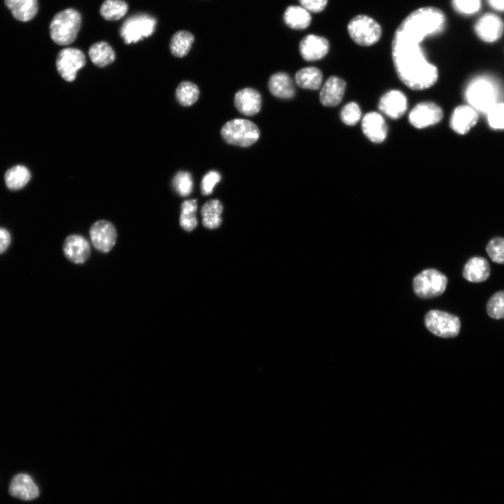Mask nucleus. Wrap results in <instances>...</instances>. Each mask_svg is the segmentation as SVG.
<instances>
[{
	"label": "nucleus",
	"instance_id": "f257e3e1",
	"mask_svg": "<svg viewBox=\"0 0 504 504\" xmlns=\"http://www.w3.org/2000/svg\"><path fill=\"white\" fill-rule=\"evenodd\" d=\"M447 16L434 7L420 8L408 16L397 29L393 42V58L401 81L412 90H424L438 78L437 68L427 61L421 43L427 37L442 34Z\"/></svg>",
	"mask_w": 504,
	"mask_h": 504
},
{
	"label": "nucleus",
	"instance_id": "f03ea898",
	"mask_svg": "<svg viewBox=\"0 0 504 504\" xmlns=\"http://www.w3.org/2000/svg\"><path fill=\"white\" fill-rule=\"evenodd\" d=\"M501 90L499 84L488 77L472 80L466 87L465 98L474 109L488 113L498 104Z\"/></svg>",
	"mask_w": 504,
	"mask_h": 504
},
{
	"label": "nucleus",
	"instance_id": "7ed1b4c3",
	"mask_svg": "<svg viewBox=\"0 0 504 504\" xmlns=\"http://www.w3.org/2000/svg\"><path fill=\"white\" fill-rule=\"evenodd\" d=\"M80 13L69 8L58 12L50 23V36L57 45L67 46L77 39L81 27Z\"/></svg>",
	"mask_w": 504,
	"mask_h": 504
},
{
	"label": "nucleus",
	"instance_id": "20e7f679",
	"mask_svg": "<svg viewBox=\"0 0 504 504\" xmlns=\"http://www.w3.org/2000/svg\"><path fill=\"white\" fill-rule=\"evenodd\" d=\"M221 135L224 141L229 144L248 147L258 140L261 133L253 122L236 118L224 125Z\"/></svg>",
	"mask_w": 504,
	"mask_h": 504
},
{
	"label": "nucleus",
	"instance_id": "39448f33",
	"mask_svg": "<svg viewBox=\"0 0 504 504\" xmlns=\"http://www.w3.org/2000/svg\"><path fill=\"white\" fill-rule=\"evenodd\" d=\"M157 20L147 14H137L128 18L120 28V36L127 44L137 43L152 36L156 31Z\"/></svg>",
	"mask_w": 504,
	"mask_h": 504
},
{
	"label": "nucleus",
	"instance_id": "423d86ee",
	"mask_svg": "<svg viewBox=\"0 0 504 504\" xmlns=\"http://www.w3.org/2000/svg\"><path fill=\"white\" fill-rule=\"evenodd\" d=\"M347 31L352 40L360 46L369 47L377 43L382 36V28L373 18L358 15L349 23Z\"/></svg>",
	"mask_w": 504,
	"mask_h": 504
},
{
	"label": "nucleus",
	"instance_id": "0eeeda50",
	"mask_svg": "<svg viewBox=\"0 0 504 504\" xmlns=\"http://www.w3.org/2000/svg\"><path fill=\"white\" fill-rule=\"evenodd\" d=\"M446 276L435 269H427L414 278V293L422 299L438 297L446 291L448 285Z\"/></svg>",
	"mask_w": 504,
	"mask_h": 504
},
{
	"label": "nucleus",
	"instance_id": "6e6552de",
	"mask_svg": "<svg viewBox=\"0 0 504 504\" xmlns=\"http://www.w3.org/2000/svg\"><path fill=\"white\" fill-rule=\"evenodd\" d=\"M425 325L430 332L443 339L457 336L461 329L457 316L440 310L429 311L425 316Z\"/></svg>",
	"mask_w": 504,
	"mask_h": 504
},
{
	"label": "nucleus",
	"instance_id": "1a4fd4ad",
	"mask_svg": "<svg viewBox=\"0 0 504 504\" xmlns=\"http://www.w3.org/2000/svg\"><path fill=\"white\" fill-rule=\"evenodd\" d=\"M85 64L84 53L75 48H67L59 52L55 63L59 75L68 82L75 80L77 72Z\"/></svg>",
	"mask_w": 504,
	"mask_h": 504
},
{
	"label": "nucleus",
	"instance_id": "9d476101",
	"mask_svg": "<svg viewBox=\"0 0 504 504\" xmlns=\"http://www.w3.org/2000/svg\"><path fill=\"white\" fill-rule=\"evenodd\" d=\"M473 28L476 35L481 40L486 43H494L502 37L504 24L496 14L487 13L477 20Z\"/></svg>",
	"mask_w": 504,
	"mask_h": 504
},
{
	"label": "nucleus",
	"instance_id": "9b49d317",
	"mask_svg": "<svg viewBox=\"0 0 504 504\" xmlns=\"http://www.w3.org/2000/svg\"><path fill=\"white\" fill-rule=\"evenodd\" d=\"M443 116L442 109L432 103H423L414 107L409 115V122L416 129H423L439 123Z\"/></svg>",
	"mask_w": 504,
	"mask_h": 504
},
{
	"label": "nucleus",
	"instance_id": "f8f14e48",
	"mask_svg": "<svg viewBox=\"0 0 504 504\" xmlns=\"http://www.w3.org/2000/svg\"><path fill=\"white\" fill-rule=\"evenodd\" d=\"M90 235L94 246L98 251L107 253L116 243L117 233L112 224L101 220L92 226Z\"/></svg>",
	"mask_w": 504,
	"mask_h": 504
},
{
	"label": "nucleus",
	"instance_id": "ddd939ff",
	"mask_svg": "<svg viewBox=\"0 0 504 504\" xmlns=\"http://www.w3.org/2000/svg\"><path fill=\"white\" fill-rule=\"evenodd\" d=\"M300 49L304 60L316 62L327 55L330 51V42L323 37L309 35L301 41Z\"/></svg>",
	"mask_w": 504,
	"mask_h": 504
},
{
	"label": "nucleus",
	"instance_id": "4468645a",
	"mask_svg": "<svg viewBox=\"0 0 504 504\" xmlns=\"http://www.w3.org/2000/svg\"><path fill=\"white\" fill-rule=\"evenodd\" d=\"M379 109L385 115L393 118V120H397L407 111V98L399 91H390L381 98L379 103Z\"/></svg>",
	"mask_w": 504,
	"mask_h": 504
},
{
	"label": "nucleus",
	"instance_id": "2eb2a0df",
	"mask_svg": "<svg viewBox=\"0 0 504 504\" xmlns=\"http://www.w3.org/2000/svg\"><path fill=\"white\" fill-rule=\"evenodd\" d=\"M235 106L242 114L248 116L258 114L262 105L260 93L254 88H247L237 92L235 96Z\"/></svg>",
	"mask_w": 504,
	"mask_h": 504
},
{
	"label": "nucleus",
	"instance_id": "dca6fc26",
	"mask_svg": "<svg viewBox=\"0 0 504 504\" xmlns=\"http://www.w3.org/2000/svg\"><path fill=\"white\" fill-rule=\"evenodd\" d=\"M67 258L76 264H82L91 254V247L81 235H72L68 237L64 245Z\"/></svg>",
	"mask_w": 504,
	"mask_h": 504
},
{
	"label": "nucleus",
	"instance_id": "f3484780",
	"mask_svg": "<svg viewBox=\"0 0 504 504\" xmlns=\"http://www.w3.org/2000/svg\"><path fill=\"white\" fill-rule=\"evenodd\" d=\"M479 120L476 109L467 105L457 107L451 118V127L458 134H466Z\"/></svg>",
	"mask_w": 504,
	"mask_h": 504
},
{
	"label": "nucleus",
	"instance_id": "a211bd4d",
	"mask_svg": "<svg viewBox=\"0 0 504 504\" xmlns=\"http://www.w3.org/2000/svg\"><path fill=\"white\" fill-rule=\"evenodd\" d=\"M362 128L364 135L374 143H381L387 137L386 123L384 118L377 112H370L364 116Z\"/></svg>",
	"mask_w": 504,
	"mask_h": 504
},
{
	"label": "nucleus",
	"instance_id": "6ab92c4d",
	"mask_svg": "<svg viewBox=\"0 0 504 504\" xmlns=\"http://www.w3.org/2000/svg\"><path fill=\"white\" fill-rule=\"evenodd\" d=\"M346 83L338 77H331L324 83L320 92V101L326 107H336L345 95Z\"/></svg>",
	"mask_w": 504,
	"mask_h": 504
},
{
	"label": "nucleus",
	"instance_id": "aec40b11",
	"mask_svg": "<svg viewBox=\"0 0 504 504\" xmlns=\"http://www.w3.org/2000/svg\"><path fill=\"white\" fill-rule=\"evenodd\" d=\"M10 494L21 500L29 501L38 497L40 492L32 478L27 474H18L12 481Z\"/></svg>",
	"mask_w": 504,
	"mask_h": 504
},
{
	"label": "nucleus",
	"instance_id": "412c9836",
	"mask_svg": "<svg viewBox=\"0 0 504 504\" xmlns=\"http://www.w3.org/2000/svg\"><path fill=\"white\" fill-rule=\"evenodd\" d=\"M490 265L486 258L473 256L466 263L463 276L468 282L480 283L490 278Z\"/></svg>",
	"mask_w": 504,
	"mask_h": 504
},
{
	"label": "nucleus",
	"instance_id": "4be33fe9",
	"mask_svg": "<svg viewBox=\"0 0 504 504\" xmlns=\"http://www.w3.org/2000/svg\"><path fill=\"white\" fill-rule=\"evenodd\" d=\"M5 3L14 17L22 22L34 19L39 10L38 0H5Z\"/></svg>",
	"mask_w": 504,
	"mask_h": 504
},
{
	"label": "nucleus",
	"instance_id": "5701e85b",
	"mask_svg": "<svg viewBox=\"0 0 504 504\" xmlns=\"http://www.w3.org/2000/svg\"><path fill=\"white\" fill-rule=\"evenodd\" d=\"M269 88L271 94L279 98L291 99L295 95L293 81L284 72L272 75L269 82Z\"/></svg>",
	"mask_w": 504,
	"mask_h": 504
},
{
	"label": "nucleus",
	"instance_id": "b1692460",
	"mask_svg": "<svg viewBox=\"0 0 504 504\" xmlns=\"http://www.w3.org/2000/svg\"><path fill=\"white\" fill-rule=\"evenodd\" d=\"M31 180V171L22 165H17L10 168L5 174V185L12 191L23 189Z\"/></svg>",
	"mask_w": 504,
	"mask_h": 504
},
{
	"label": "nucleus",
	"instance_id": "393cba45",
	"mask_svg": "<svg viewBox=\"0 0 504 504\" xmlns=\"http://www.w3.org/2000/svg\"><path fill=\"white\" fill-rule=\"evenodd\" d=\"M284 20L292 29H304L309 27L312 17L310 12L302 6H291L285 11Z\"/></svg>",
	"mask_w": 504,
	"mask_h": 504
},
{
	"label": "nucleus",
	"instance_id": "a878e982",
	"mask_svg": "<svg viewBox=\"0 0 504 504\" xmlns=\"http://www.w3.org/2000/svg\"><path fill=\"white\" fill-rule=\"evenodd\" d=\"M223 205L217 200H210L202 207L201 215L204 227L215 229L220 226L222 220Z\"/></svg>",
	"mask_w": 504,
	"mask_h": 504
},
{
	"label": "nucleus",
	"instance_id": "bb28decb",
	"mask_svg": "<svg viewBox=\"0 0 504 504\" xmlns=\"http://www.w3.org/2000/svg\"><path fill=\"white\" fill-rule=\"evenodd\" d=\"M88 54L93 64L100 68L111 64L116 59L114 51L105 42H99L93 44L89 49Z\"/></svg>",
	"mask_w": 504,
	"mask_h": 504
},
{
	"label": "nucleus",
	"instance_id": "cd10ccee",
	"mask_svg": "<svg viewBox=\"0 0 504 504\" xmlns=\"http://www.w3.org/2000/svg\"><path fill=\"white\" fill-rule=\"evenodd\" d=\"M295 79L300 87L310 90H317L322 83L323 75L317 68H305L295 74Z\"/></svg>",
	"mask_w": 504,
	"mask_h": 504
},
{
	"label": "nucleus",
	"instance_id": "c85d7f7f",
	"mask_svg": "<svg viewBox=\"0 0 504 504\" xmlns=\"http://www.w3.org/2000/svg\"><path fill=\"white\" fill-rule=\"evenodd\" d=\"M194 42V36L190 32L178 31L171 38L170 51L175 57H183L189 53Z\"/></svg>",
	"mask_w": 504,
	"mask_h": 504
},
{
	"label": "nucleus",
	"instance_id": "c756f323",
	"mask_svg": "<svg viewBox=\"0 0 504 504\" xmlns=\"http://www.w3.org/2000/svg\"><path fill=\"white\" fill-rule=\"evenodd\" d=\"M129 11L128 4L123 0H105L101 7V15L107 21L122 18Z\"/></svg>",
	"mask_w": 504,
	"mask_h": 504
},
{
	"label": "nucleus",
	"instance_id": "7c9ffc66",
	"mask_svg": "<svg viewBox=\"0 0 504 504\" xmlns=\"http://www.w3.org/2000/svg\"><path fill=\"white\" fill-rule=\"evenodd\" d=\"M199 96L200 91L198 85L191 81L182 82L176 90V98L178 103L184 107L195 104Z\"/></svg>",
	"mask_w": 504,
	"mask_h": 504
},
{
	"label": "nucleus",
	"instance_id": "2f4dec72",
	"mask_svg": "<svg viewBox=\"0 0 504 504\" xmlns=\"http://www.w3.org/2000/svg\"><path fill=\"white\" fill-rule=\"evenodd\" d=\"M182 213L181 216V225L187 231H191L198 225L196 216L198 205L196 200L185 201L182 204Z\"/></svg>",
	"mask_w": 504,
	"mask_h": 504
},
{
	"label": "nucleus",
	"instance_id": "473e14b6",
	"mask_svg": "<svg viewBox=\"0 0 504 504\" xmlns=\"http://www.w3.org/2000/svg\"><path fill=\"white\" fill-rule=\"evenodd\" d=\"M172 185L178 194L183 197L189 196L194 187L191 174L185 171L178 172L174 177Z\"/></svg>",
	"mask_w": 504,
	"mask_h": 504
},
{
	"label": "nucleus",
	"instance_id": "72a5a7b5",
	"mask_svg": "<svg viewBox=\"0 0 504 504\" xmlns=\"http://www.w3.org/2000/svg\"><path fill=\"white\" fill-rule=\"evenodd\" d=\"M453 10L463 16L477 14L482 8V0H452Z\"/></svg>",
	"mask_w": 504,
	"mask_h": 504
},
{
	"label": "nucleus",
	"instance_id": "f704fd0d",
	"mask_svg": "<svg viewBox=\"0 0 504 504\" xmlns=\"http://www.w3.org/2000/svg\"><path fill=\"white\" fill-rule=\"evenodd\" d=\"M487 313L492 319H504V291H497L492 295L487 304Z\"/></svg>",
	"mask_w": 504,
	"mask_h": 504
},
{
	"label": "nucleus",
	"instance_id": "c9c22d12",
	"mask_svg": "<svg viewBox=\"0 0 504 504\" xmlns=\"http://www.w3.org/2000/svg\"><path fill=\"white\" fill-rule=\"evenodd\" d=\"M341 118L343 122L347 126L357 124L362 118V111L359 105L355 103H348L342 109Z\"/></svg>",
	"mask_w": 504,
	"mask_h": 504
},
{
	"label": "nucleus",
	"instance_id": "e433bc0d",
	"mask_svg": "<svg viewBox=\"0 0 504 504\" xmlns=\"http://www.w3.org/2000/svg\"><path fill=\"white\" fill-rule=\"evenodd\" d=\"M486 251L493 262L504 264V238L497 237V238L492 239L488 243Z\"/></svg>",
	"mask_w": 504,
	"mask_h": 504
},
{
	"label": "nucleus",
	"instance_id": "4c0bfd02",
	"mask_svg": "<svg viewBox=\"0 0 504 504\" xmlns=\"http://www.w3.org/2000/svg\"><path fill=\"white\" fill-rule=\"evenodd\" d=\"M488 123L492 129H504V103H498L488 112Z\"/></svg>",
	"mask_w": 504,
	"mask_h": 504
},
{
	"label": "nucleus",
	"instance_id": "58836bf2",
	"mask_svg": "<svg viewBox=\"0 0 504 504\" xmlns=\"http://www.w3.org/2000/svg\"><path fill=\"white\" fill-rule=\"evenodd\" d=\"M222 176L220 172L213 170L207 172L202 178L201 183V193L204 196H209L215 186L221 181Z\"/></svg>",
	"mask_w": 504,
	"mask_h": 504
},
{
	"label": "nucleus",
	"instance_id": "ea45409f",
	"mask_svg": "<svg viewBox=\"0 0 504 504\" xmlns=\"http://www.w3.org/2000/svg\"><path fill=\"white\" fill-rule=\"evenodd\" d=\"M300 1L302 6L309 12L319 13L327 8L329 0H300Z\"/></svg>",
	"mask_w": 504,
	"mask_h": 504
},
{
	"label": "nucleus",
	"instance_id": "a19ab883",
	"mask_svg": "<svg viewBox=\"0 0 504 504\" xmlns=\"http://www.w3.org/2000/svg\"><path fill=\"white\" fill-rule=\"evenodd\" d=\"M12 243V235L9 230L0 227V254L5 253Z\"/></svg>",
	"mask_w": 504,
	"mask_h": 504
},
{
	"label": "nucleus",
	"instance_id": "79ce46f5",
	"mask_svg": "<svg viewBox=\"0 0 504 504\" xmlns=\"http://www.w3.org/2000/svg\"><path fill=\"white\" fill-rule=\"evenodd\" d=\"M487 1L493 10L504 12V0H487Z\"/></svg>",
	"mask_w": 504,
	"mask_h": 504
}]
</instances>
